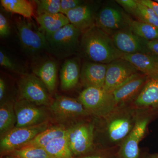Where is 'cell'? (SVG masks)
<instances>
[{
	"instance_id": "cell-39",
	"label": "cell",
	"mask_w": 158,
	"mask_h": 158,
	"mask_svg": "<svg viewBox=\"0 0 158 158\" xmlns=\"http://www.w3.org/2000/svg\"><path fill=\"white\" fill-rule=\"evenodd\" d=\"M144 158H158V153L156 154L151 155Z\"/></svg>"
},
{
	"instance_id": "cell-9",
	"label": "cell",
	"mask_w": 158,
	"mask_h": 158,
	"mask_svg": "<svg viewBox=\"0 0 158 158\" xmlns=\"http://www.w3.org/2000/svg\"><path fill=\"white\" fill-rule=\"evenodd\" d=\"M127 15L118 6L108 4L97 13L95 25L111 37L116 32L128 28Z\"/></svg>"
},
{
	"instance_id": "cell-35",
	"label": "cell",
	"mask_w": 158,
	"mask_h": 158,
	"mask_svg": "<svg viewBox=\"0 0 158 158\" xmlns=\"http://www.w3.org/2000/svg\"><path fill=\"white\" fill-rule=\"evenodd\" d=\"M113 148H108L106 151L101 155L84 156L81 158H118L117 151L115 152L113 151Z\"/></svg>"
},
{
	"instance_id": "cell-11",
	"label": "cell",
	"mask_w": 158,
	"mask_h": 158,
	"mask_svg": "<svg viewBox=\"0 0 158 158\" xmlns=\"http://www.w3.org/2000/svg\"><path fill=\"white\" fill-rule=\"evenodd\" d=\"M47 128L48 123L45 122L33 126L16 127L12 129L1 138V150H12L21 148Z\"/></svg>"
},
{
	"instance_id": "cell-40",
	"label": "cell",
	"mask_w": 158,
	"mask_h": 158,
	"mask_svg": "<svg viewBox=\"0 0 158 158\" xmlns=\"http://www.w3.org/2000/svg\"><path fill=\"white\" fill-rule=\"evenodd\" d=\"M155 1L156 2H157L158 3V0H155Z\"/></svg>"
},
{
	"instance_id": "cell-22",
	"label": "cell",
	"mask_w": 158,
	"mask_h": 158,
	"mask_svg": "<svg viewBox=\"0 0 158 158\" xmlns=\"http://www.w3.org/2000/svg\"><path fill=\"white\" fill-rule=\"evenodd\" d=\"M36 20L46 36L52 35L70 23L66 15L61 13L37 15Z\"/></svg>"
},
{
	"instance_id": "cell-10",
	"label": "cell",
	"mask_w": 158,
	"mask_h": 158,
	"mask_svg": "<svg viewBox=\"0 0 158 158\" xmlns=\"http://www.w3.org/2000/svg\"><path fill=\"white\" fill-rule=\"evenodd\" d=\"M138 70L130 62L119 59L108 64L103 89L111 93L136 75Z\"/></svg>"
},
{
	"instance_id": "cell-8",
	"label": "cell",
	"mask_w": 158,
	"mask_h": 158,
	"mask_svg": "<svg viewBox=\"0 0 158 158\" xmlns=\"http://www.w3.org/2000/svg\"><path fill=\"white\" fill-rule=\"evenodd\" d=\"M18 87L21 99L37 106H47L50 102L47 88L34 73L23 74L19 81Z\"/></svg>"
},
{
	"instance_id": "cell-7",
	"label": "cell",
	"mask_w": 158,
	"mask_h": 158,
	"mask_svg": "<svg viewBox=\"0 0 158 158\" xmlns=\"http://www.w3.org/2000/svg\"><path fill=\"white\" fill-rule=\"evenodd\" d=\"M95 125L90 122H81L67 129L66 134L69 147L74 155H85L94 146Z\"/></svg>"
},
{
	"instance_id": "cell-5",
	"label": "cell",
	"mask_w": 158,
	"mask_h": 158,
	"mask_svg": "<svg viewBox=\"0 0 158 158\" xmlns=\"http://www.w3.org/2000/svg\"><path fill=\"white\" fill-rule=\"evenodd\" d=\"M78 100L91 115L101 118L116 108L112 93L103 88L88 87L79 94Z\"/></svg>"
},
{
	"instance_id": "cell-30",
	"label": "cell",
	"mask_w": 158,
	"mask_h": 158,
	"mask_svg": "<svg viewBox=\"0 0 158 158\" xmlns=\"http://www.w3.org/2000/svg\"><path fill=\"white\" fill-rule=\"evenodd\" d=\"M61 0L34 1L37 6V15L60 13Z\"/></svg>"
},
{
	"instance_id": "cell-18",
	"label": "cell",
	"mask_w": 158,
	"mask_h": 158,
	"mask_svg": "<svg viewBox=\"0 0 158 158\" xmlns=\"http://www.w3.org/2000/svg\"><path fill=\"white\" fill-rule=\"evenodd\" d=\"M97 13L93 5L85 3L65 15L70 24L83 32L95 25Z\"/></svg>"
},
{
	"instance_id": "cell-28",
	"label": "cell",
	"mask_w": 158,
	"mask_h": 158,
	"mask_svg": "<svg viewBox=\"0 0 158 158\" xmlns=\"http://www.w3.org/2000/svg\"><path fill=\"white\" fill-rule=\"evenodd\" d=\"M136 9L133 12L138 20L147 23L158 28V16L152 9L147 6L138 2Z\"/></svg>"
},
{
	"instance_id": "cell-16",
	"label": "cell",
	"mask_w": 158,
	"mask_h": 158,
	"mask_svg": "<svg viewBox=\"0 0 158 158\" xmlns=\"http://www.w3.org/2000/svg\"><path fill=\"white\" fill-rule=\"evenodd\" d=\"M52 111L62 118H77L91 116L79 100L68 97L57 95L51 105Z\"/></svg>"
},
{
	"instance_id": "cell-17",
	"label": "cell",
	"mask_w": 158,
	"mask_h": 158,
	"mask_svg": "<svg viewBox=\"0 0 158 158\" xmlns=\"http://www.w3.org/2000/svg\"><path fill=\"white\" fill-rule=\"evenodd\" d=\"M108 64L86 61L81 68L80 79L86 87L103 88Z\"/></svg>"
},
{
	"instance_id": "cell-15",
	"label": "cell",
	"mask_w": 158,
	"mask_h": 158,
	"mask_svg": "<svg viewBox=\"0 0 158 158\" xmlns=\"http://www.w3.org/2000/svg\"><path fill=\"white\" fill-rule=\"evenodd\" d=\"M131 106L136 110L144 111L158 109V73L148 77L141 92Z\"/></svg>"
},
{
	"instance_id": "cell-27",
	"label": "cell",
	"mask_w": 158,
	"mask_h": 158,
	"mask_svg": "<svg viewBox=\"0 0 158 158\" xmlns=\"http://www.w3.org/2000/svg\"><path fill=\"white\" fill-rule=\"evenodd\" d=\"M14 106L10 102L5 103L0 108V132L5 134L11 130L16 125V118Z\"/></svg>"
},
{
	"instance_id": "cell-14",
	"label": "cell",
	"mask_w": 158,
	"mask_h": 158,
	"mask_svg": "<svg viewBox=\"0 0 158 158\" xmlns=\"http://www.w3.org/2000/svg\"><path fill=\"white\" fill-rule=\"evenodd\" d=\"M14 110L16 118V127H28L45 122V112L25 100L16 102Z\"/></svg>"
},
{
	"instance_id": "cell-23",
	"label": "cell",
	"mask_w": 158,
	"mask_h": 158,
	"mask_svg": "<svg viewBox=\"0 0 158 158\" xmlns=\"http://www.w3.org/2000/svg\"><path fill=\"white\" fill-rule=\"evenodd\" d=\"M67 133V130L64 128L53 127L40 133L23 147L33 146L44 148L54 139L66 136Z\"/></svg>"
},
{
	"instance_id": "cell-38",
	"label": "cell",
	"mask_w": 158,
	"mask_h": 158,
	"mask_svg": "<svg viewBox=\"0 0 158 158\" xmlns=\"http://www.w3.org/2000/svg\"><path fill=\"white\" fill-rule=\"evenodd\" d=\"M6 91V82L2 78L0 79V100L2 101L5 96Z\"/></svg>"
},
{
	"instance_id": "cell-20",
	"label": "cell",
	"mask_w": 158,
	"mask_h": 158,
	"mask_svg": "<svg viewBox=\"0 0 158 158\" xmlns=\"http://www.w3.org/2000/svg\"><path fill=\"white\" fill-rule=\"evenodd\" d=\"M81 68L77 58L66 59L60 72V85L62 90L72 89L77 85L81 76Z\"/></svg>"
},
{
	"instance_id": "cell-19",
	"label": "cell",
	"mask_w": 158,
	"mask_h": 158,
	"mask_svg": "<svg viewBox=\"0 0 158 158\" xmlns=\"http://www.w3.org/2000/svg\"><path fill=\"white\" fill-rule=\"evenodd\" d=\"M33 73L41 81L49 93L54 92L56 86L58 66L56 61L49 59H42L32 65Z\"/></svg>"
},
{
	"instance_id": "cell-13",
	"label": "cell",
	"mask_w": 158,
	"mask_h": 158,
	"mask_svg": "<svg viewBox=\"0 0 158 158\" xmlns=\"http://www.w3.org/2000/svg\"><path fill=\"white\" fill-rule=\"evenodd\" d=\"M111 37L116 48L123 53L152 55L148 48L146 40L138 37L129 28L116 32Z\"/></svg>"
},
{
	"instance_id": "cell-21",
	"label": "cell",
	"mask_w": 158,
	"mask_h": 158,
	"mask_svg": "<svg viewBox=\"0 0 158 158\" xmlns=\"http://www.w3.org/2000/svg\"><path fill=\"white\" fill-rule=\"evenodd\" d=\"M121 59L130 62L148 77L158 73V58L151 54H123Z\"/></svg>"
},
{
	"instance_id": "cell-33",
	"label": "cell",
	"mask_w": 158,
	"mask_h": 158,
	"mask_svg": "<svg viewBox=\"0 0 158 158\" xmlns=\"http://www.w3.org/2000/svg\"><path fill=\"white\" fill-rule=\"evenodd\" d=\"M11 32L9 22L5 15L0 13V36L2 38L8 37Z\"/></svg>"
},
{
	"instance_id": "cell-3",
	"label": "cell",
	"mask_w": 158,
	"mask_h": 158,
	"mask_svg": "<svg viewBox=\"0 0 158 158\" xmlns=\"http://www.w3.org/2000/svg\"><path fill=\"white\" fill-rule=\"evenodd\" d=\"M15 24L21 45L27 53L37 56L44 51L51 52L45 34L30 19L18 17Z\"/></svg>"
},
{
	"instance_id": "cell-24",
	"label": "cell",
	"mask_w": 158,
	"mask_h": 158,
	"mask_svg": "<svg viewBox=\"0 0 158 158\" xmlns=\"http://www.w3.org/2000/svg\"><path fill=\"white\" fill-rule=\"evenodd\" d=\"M127 22L129 28L138 37L148 41L158 39V28L155 26L134 20L127 14Z\"/></svg>"
},
{
	"instance_id": "cell-31",
	"label": "cell",
	"mask_w": 158,
	"mask_h": 158,
	"mask_svg": "<svg viewBox=\"0 0 158 158\" xmlns=\"http://www.w3.org/2000/svg\"><path fill=\"white\" fill-rule=\"evenodd\" d=\"M85 3L84 1L80 0H61L60 13L65 15L69 11Z\"/></svg>"
},
{
	"instance_id": "cell-34",
	"label": "cell",
	"mask_w": 158,
	"mask_h": 158,
	"mask_svg": "<svg viewBox=\"0 0 158 158\" xmlns=\"http://www.w3.org/2000/svg\"><path fill=\"white\" fill-rule=\"evenodd\" d=\"M116 2L127 12L131 14H132L138 5L137 0H117Z\"/></svg>"
},
{
	"instance_id": "cell-4",
	"label": "cell",
	"mask_w": 158,
	"mask_h": 158,
	"mask_svg": "<svg viewBox=\"0 0 158 158\" xmlns=\"http://www.w3.org/2000/svg\"><path fill=\"white\" fill-rule=\"evenodd\" d=\"M82 33L69 23L52 35L46 36L51 53L60 59L76 53L80 50Z\"/></svg>"
},
{
	"instance_id": "cell-6",
	"label": "cell",
	"mask_w": 158,
	"mask_h": 158,
	"mask_svg": "<svg viewBox=\"0 0 158 158\" xmlns=\"http://www.w3.org/2000/svg\"><path fill=\"white\" fill-rule=\"evenodd\" d=\"M138 110V116L132 130L117 151L118 158H142L139 144L146 132L151 119L150 111Z\"/></svg>"
},
{
	"instance_id": "cell-26",
	"label": "cell",
	"mask_w": 158,
	"mask_h": 158,
	"mask_svg": "<svg viewBox=\"0 0 158 158\" xmlns=\"http://www.w3.org/2000/svg\"><path fill=\"white\" fill-rule=\"evenodd\" d=\"M52 158H73L66 135L56 138L44 148Z\"/></svg>"
},
{
	"instance_id": "cell-29",
	"label": "cell",
	"mask_w": 158,
	"mask_h": 158,
	"mask_svg": "<svg viewBox=\"0 0 158 158\" xmlns=\"http://www.w3.org/2000/svg\"><path fill=\"white\" fill-rule=\"evenodd\" d=\"M17 158H52L43 148L27 146L15 150Z\"/></svg>"
},
{
	"instance_id": "cell-25",
	"label": "cell",
	"mask_w": 158,
	"mask_h": 158,
	"mask_svg": "<svg viewBox=\"0 0 158 158\" xmlns=\"http://www.w3.org/2000/svg\"><path fill=\"white\" fill-rule=\"evenodd\" d=\"M4 9L11 13L19 15L24 18L30 19L34 16L33 4L27 0H1Z\"/></svg>"
},
{
	"instance_id": "cell-36",
	"label": "cell",
	"mask_w": 158,
	"mask_h": 158,
	"mask_svg": "<svg viewBox=\"0 0 158 158\" xmlns=\"http://www.w3.org/2000/svg\"><path fill=\"white\" fill-rule=\"evenodd\" d=\"M146 44L152 55L158 58V39L146 40Z\"/></svg>"
},
{
	"instance_id": "cell-2",
	"label": "cell",
	"mask_w": 158,
	"mask_h": 158,
	"mask_svg": "<svg viewBox=\"0 0 158 158\" xmlns=\"http://www.w3.org/2000/svg\"><path fill=\"white\" fill-rule=\"evenodd\" d=\"M138 113V110L129 105L116 108L101 118L106 148L118 147L123 142L132 130Z\"/></svg>"
},
{
	"instance_id": "cell-1",
	"label": "cell",
	"mask_w": 158,
	"mask_h": 158,
	"mask_svg": "<svg viewBox=\"0 0 158 158\" xmlns=\"http://www.w3.org/2000/svg\"><path fill=\"white\" fill-rule=\"evenodd\" d=\"M80 50L88 61L108 64L121 59L112 37L94 25L82 33Z\"/></svg>"
},
{
	"instance_id": "cell-32",
	"label": "cell",
	"mask_w": 158,
	"mask_h": 158,
	"mask_svg": "<svg viewBox=\"0 0 158 158\" xmlns=\"http://www.w3.org/2000/svg\"><path fill=\"white\" fill-rule=\"evenodd\" d=\"M0 65L2 67L13 72L18 71L17 65L12 59L2 51H0Z\"/></svg>"
},
{
	"instance_id": "cell-12",
	"label": "cell",
	"mask_w": 158,
	"mask_h": 158,
	"mask_svg": "<svg viewBox=\"0 0 158 158\" xmlns=\"http://www.w3.org/2000/svg\"><path fill=\"white\" fill-rule=\"evenodd\" d=\"M148 78V77L145 75L137 74L111 92L116 108L131 104L141 92Z\"/></svg>"
},
{
	"instance_id": "cell-37",
	"label": "cell",
	"mask_w": 158,
	"mask_h": 158,
	"mask_svg": "<svg viewBox=\"0 0 158 158\" xmlns=\"http://www.w3.org/2000/svg\"><path fill=\"white\" fill-rule=\"evenodd\" d=\"M138 2L152 9L158 16V3L152 0H137Z\"/></svg>"
}]
</instances>
